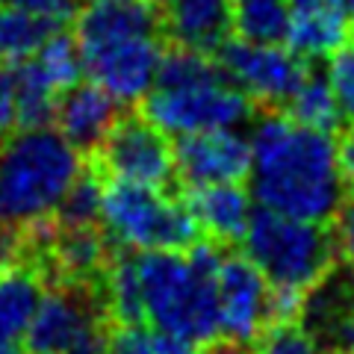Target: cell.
<instances>
[{
	"label": "cell",
	"mask_w": 354,
	"mask_h": 354,
	"mask_svg": "<svg viewBox=\"0 0 354 354\" xmlns=\"http://www.w3.org/2000/svg\"><path fill=\"white\" fill-rule=\"evenodd\" d=\"M218 245L186 251H115L97 292L113 325L145 322L195 346L218 339Z\"/></svg>",
	"instance_id": "obj_1"
},
{
	"label": "cell",
	"mask_w": 354,
	"mask_h": 354,
	"mask_svg": "<svg viewBox=\"0 0 354 354\" xmlns=\"http://www.w3.org/2000/svg\"><path fill=\"white\" fill-rule=\"evenodd\" d=\"M251 198L263 209L328 225L346 201L337 142L290 113L266 109L251 130Z\"/></svg>",
	"instance_id": "obj_2"
},
{
	"label": "cell",
	"mask_w": 354,
	"mask_h": 354,
	"mask_svg": "<svg viewBox=\"0 0 354 354\" xmlns=\"http://www.w3.org/2000/svg\"><path fill=\"white\" fill-rule=\"evenodd\" d=\"M74 48L80 74L118 104L148 95L165 57L157 6L142 0H97L74 18Z\"/></svg>",
	"instance_id": "obj_3"
},
{
	"label": "cell",
	"mask_w": 354,
	"mask_h": 354,
	"mask_svg": "<svg viewBox=\"0 0 354 354\" xmlns=\"http://www.w3.org/2000/svg\"><path fill=\"white\" fill-rule=\"evenodd\" d=\"M83 169V153L57 127H18L0 139V230H30L53 218Z\"/></svg>",
	"instance_id": "obj_4"
},
{
	"label": "cell",
	"mask_w": 354,
	"mask_h": 354,
	"mask_svg": "<svg viewBox=\"0 0 354 354\" xmlns=\"http://www.w3.org/2000/svg\"><path fill=\"white\" fill-rule=\"evenodd\" d=\"M254 104L218 62L204 53L171 48L145 95V115L162 133L189 136L201 130L239 127Z\"/></svg>",
	"instance_id": "obj_5"
},
{
	"label": "cell",
	"mask_w": 354,
	"mask_h": 354,
	"mask_svg": "<svg viewBox=\"0 0 354 354\" xmlns=\"http://www.w3.org/2000/svg\"><path fill=\"white\" fill-rule=\"evenodd\" d=\"M245 257L269 281L272 290L304 295L337 266L334 230L319 221L292 218L272 209H254L242 234Z\"/></svg>",
	"instance_id": "obj_6"
},
{
	"label": "cell",
	"mask_w": 354,
	"mask_h": 354,
	"mask_svg": "<svg viewBox=\"0 0 354 354\" xmlns=\"http://www.w3.org/2000/svg\"><path fill=\"white\" fill-rule=\"evenodd\" d=\"M101 227L115 251H186L201 242L189 201L160 186L104 180Z\"/></svg>",
	"instance_id": "obj_7"
},
{
	"label": "cell",
	"mask_w": 354,
	"mask_h": 354,
	"mask_svg": "<svg viewBox=\"0 0 354 354\" xmlns=\"http://www.w3.org/2000/svg\"><path fill=\"white\" fill-rule=\"evenodd\" d=\"M106 307L95 286H48L32 316L30 354H104L109 337Z\"/></svg>",
	"instance_id": "obj_8"
},
{
	"label": "cell",
	"mask_w": 354,
	"mask_h": 354,
	"mask_svg": "<svg viewBox=\"0 0 354 354\" xmlns=\"http://www.w3.org/2000/svg\"><path fill=\"white\" fill-rule=\"evenodd\" d=\"M92 169L104 180L162 186L174 177V145L169 133L142 115H118L115 124L92 151Z\"/></svg>",
	"instance_id": "obj_9"
},
{
	"label": "cell",
	"mask_w": 354,
	"mask_h": 354,
	"mask_svg": "<svg viewBox=\"0 0 354 354\" xmlns=\"http://www.w3.org/2000/svg\"><path fill=\"white\" fill-rule=\"evenodd\" d=\"M218 65L245 92L248 101L263 109L283 106L310 74V62L281 41L230 39L218 50Z\"/></svg>",
	"instance_id": "obj_10"
},
{
	"label": "cell",
	"mask_w": 354,
	"mask_h": 354,
	"mask_svg": "<svg viewBox=\"0 0 354 354\" xmlns=\"http://www.w3.org/2000/svg\"><path fill=\"white\" fill-rule=\"evenodd\" d=\"M269 281L248 257L218 251L216 263V304L218 339L251 342L269 322Z\"/></svg>",
	"instance_id": "obj_11"
},
{
	"label": "cell",
	"mask_w": 354,
	"mask_h": 354,
	"mask_svg": "<svg viewBox=\"0 0 354 354\" xmlns=\"http://www.w3.org/2000/svg\"><path fill=\"white\" fill-rule=\"evenodd\" d=\"M251 169V145L236 127L201 130L174 145V177L186 192L221 183H242Z\"/></svg>",
	"instance_id": "obj_12"
},
{
	"label": "cell",
	"mask_w": 354,
	"mask_h": 354,
	"mask_svg": "<svg viewBox=\"0 0 354 354\" xmlns=\"http://www.w3.org/2000/svg\"><path fill=\"white\" fill-rule=\"evenodd\" d=\"M301 322L325 354H354V266L330 269L310 286L298 310Z\"/></svg>",
	"instance_id": "obj_13"
},
{
	"label": "cell",
	"mask_w": 354,
	"mask_h": 354,
	"mask_svg": "<svg viewBox=\"0 0 354 354\" xmlns=\"http://www.w3.org/2000/svg\"><path fill=\"white\" fill-rule=\"evenodd\" d=\"M160 27L174 48L213 57L234 36L230 0H162Z\"/></svg>",
	"instance_id": "obj_14"
},
{
	"label": "cell",
	"mask_w": 354,
	"mask_h": 354,
	"mask_svg": "<svg viewBox=\"0 0 354 354\" xmlns=\"http://www.w3.org/2000/svg\"><path fill=\"white\" fill-rule=\"evenodd\" d=\"M351 32L354 21L337 0H290L283 39L301 59H330L351 41Z\"/></svg>",
	"instance_id": "obj_15"
},
{
	"label": "cell",
	"mask_w": 354,
	"mask_h": 354,
	"mask_svg": "<svg viewBox=\"0 0 354 354\" xmlns=\"http://www.w3.org/2000/svg\"><path fill=\"white\" fill-rule=\"evenodd\" d=\"M115 118H118V101L113 95L104 92L92 80L86 83L77 80L59 95L50 121H57V130L86 157V153H92L101 145V139L115 124Z\"/></svg>",
	"instance_id": "obj_16"
},
{
	"label": "cell",
	"mask_w": 354,
	"mask_h": 354,
	"mask_svg": "<svg viewBox=\"0 0 354 354\" xmlns=\"http://www.w3.org/2000/svg\"><path fill=\"white\" fill-rule=\"evenodd\" d=\"M41 295L44 281L30 263H0V354H24Z\"/></svg>",
	"instance_id": "obj_17"
},
{
	"label": "cell",
	"mask_w": 354,
	"mask_h": 354,
	"mask_svg": "<svg viewBox=\"0 0 354 354\" xmlns=\"http://www.w3.org/2000/svg\"><path fill=\"white\" fill-rule=\"evenodd\" d=\"M189 209L201 227V236H209L213 245H230L239 242L251 221V192L239 183H221L195 189L189 195Z\"/></svg>",
	"instance_id": "obj_18"
},
{
	"label": "cell",
	"mask_w": 354,
	"mask_h": 354,
	"mask_svg": "<svg viewBox=\"0 0 354 354\" xmlns=\"http://www.w3.org/2000/svg\"><path fill=\"white\" fill-rule=\"evenodd\" d=\"M104 354H201L195 342L145 322H118L109 328Z\"/></svg>",
	"instance_id": "obj_19"
},
{
	"label": "cell",
	"mask_w": 354,
	"mask_h": 354,
	"mask_svg": "<svg viewBox=\"0 0 354 354\" xmlns=\"http://www.w3.org/2000/svg\"><path fill=\"white\" fill-rule=\"evenodd\" d=\"M57 32L62 30H53L50 24L21 12L15 6L0 3V62H18L30 57Z\"/></svg>",
	"instance_id": "obj_20"
},
{
	"label": "cell",
	"mask_w": 354,
	"mask_h": 354,
	"mask_svg": "<svg viewBox=\"0 0 354 354\" xmlns=\"http://www.w3.org/2000/svg\"><path fill=\"white\" fill-rule=\"evenodd\" d=\"M234 30L248 41H281L286 36L290 0H230Z\"/></svg>",
	"instance_id": "obj_21"
},
{
	"label": "cell",
	"mask_w": 354,
	"mask_h": 354,
	"mask_svg": "<svg viewBox=\"0 0 354 354\" xmlns=\"http://www.w3.org/2000/svg\"><path fill=\"white\" fill-rule=\"evenodd\" d=\"M286 113L295 121H301V124L325 130V133H334L342 124L339 106L334 101V95H330L328 80L325 77H316L313 71L304 77V83L298 86L292 97L286 101Z\"/></svg>",
	"instance_id": "obj_22"
},
{
	"label": "cell",
	"mask_w": 354,
	"mask_h": 354,
	"mask_svg": "<svg viewBox=\"0 0 354 354\" xmlns=\"http://www.w3.org/2000/svg\"><path fill=\"white\" fill-rule=\"evenodd\" d=\"M101 204H104V177L92 165H86L80 177L65 192L62 204L53 213L59 225H101Z\"/></svg>",
	"instance_id": "obj_23"
},
{
	"label": "cell",
	"mask_w": 354,
	"mask_h": 354,
	"mask_svg": "<svg viewBox=\"0 0 354 354\" xmlns=\"http://www.w3.org/2000/svg\"><path fill=\"white\" fill-rule=\"evenodd\" d=\"M254 354H325L316 337L298 319H278L266 322L263 330L251 339Z\"/></svg>",
	"instance_id": "obj_24"
},
{
	"label": "cell",
	"mask_w": 354,
	"mask_h": 354,
	"mask_svg": "<svg viewBox=\"0 0 354 354\" xmlns=\"http://www.w3.org/2000/svg\"><path fill=\"white\" fill-rule=\"evenodd\" d=\"M325 80H328L330 95H334V101L339 106L342 121H351L354 124V41L342 44L334 57H330Z\"/></svg>",
	"instance_id": "obj_25"
},
{
	"label": "cell",
	"mask_w": 354,
	"mask_h": 354,
	"mask_svg": "<svg viewBox=\"0 0 354 354\" xmlns=\"http://www.w3.org/2000/svg\"><path fill=\"white\" fill-rule=\"evenodd\" d=\"M0 3L15 6L21 12L50 24L53 30H65L68 24H74L77 12H80V9H77V0H0Z\"/></svg>",
	"instance_id": "obj_26"
},
{
	"label": "cell",
	"mask_w": 354,
	"mask_h": 354,
	"mask_svg": "<svg viewBox=\"0 0 354 354\" xmlns=\"http://www.w3.org/2000/svg\"><path fill=\"white\" fill-rule=\"evenodd\" d=\"M334 218H337V227H334L337 254L346 260V266H354V198L339 204Z\"/></svg>",
	"instance_id": "obj_27"
},
{
	"label": "cell",
	"mask_w": 354,
	"mask_h": 354,
	"mask_svg": "<svg viewBox=\"0 0 354 354\" xmlns=\"http://www.w3.org/2000/svg\"><path fill=\"white\" fill-rule=\"evenodd\" d=\"M9 130H18V106H15V86L9 65L0 68V136Z\"/></svg>",
	"instance_id": "obj_28"
},
{
	"label": "cell",
	"mask_w": 354,
	"mask_h": 354,
	"mask_svg": "<svg viewBox=\"0 0 354 354\" xmlns=\"http://www.w3.org/2000/svg\"><path fill=\"white\" fill-rule=\"evenodd\" d=\"M337 157H339V171H342V180L346 186L354 189V127L342 136V142L337 145Z\"/></svg>",
	"instance_id": "obj_29"
},
{
	"label": "cell",
	"mask_w": 354,
	"mask_h": 354,
	"mask_svg": "<svg viewBox=\"0 0 354 354\" xmlns=\"http://www.w3.org/2000/svg\"><path fill=\"white\" fill-rule=\"evenodd\" d=\"M204 354H254L248 348V342H236V339H216L209 342V348Z\"/></svg>",
	"instance_id": "obj_30"
},
{
	"label": "cell",
	"mask_w": 354,
	"mask_h": 354,
	"mask_svg": "<svg viewBox=\"0 0 354 354\" xmlns=\"http://www.w3.org/2000/svg\"><path fill=\"white\" fill-rule=\"evenodd\" d=\"M337 3H339L342 9H346V12H348V18L354 21V0H337Z\"/></svg>",
	"instance_id": "obj_31"
},
{
	"label": "cell",
	"mask_w": 354,
	"mask_h": 354,
	"mask_svg": "<svg viewBox=\"0 0 354 354\" xmlns=\"http://www.w3.org/2000/svg\"><path fill=\"white\" fill-rule=\"evenodd\" d=\"M92 3H97V0H92Z\"/></svg>",
	"instance_id": "obj_32"
}]
</instances>
